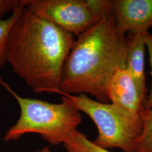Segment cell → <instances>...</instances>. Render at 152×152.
<instances>
[{
  "label": "cell",
  "mask_w": 152,
  "mask_h": 152,
  "mask_svg": "<svg viewBox=\"0 0 152 152\" xmlns=\"http://www.w3.org/2000/svg\"><path fill=\"white\" fill-rule=\"evenodd\" d=\"M75 40L23 5L8 34L7 62L33 91L61 94V73Z\"/></svg>",
  "instance_id": "6da1fadb"
},
{
  "label": "cell",
  "mask_w": 152,
  "mask_h": 152,
  "mask_svg": "<svg viewBox=\"0 0 152 152\" xmlns=\"http://www.w3.org/2000/svg\"><path fill=\"white\" fill-rule=\"evenodd\" d=\"M126 36L117 31L113 12L75 40L61 73V95L89 94L110 103L109 83L116 71L126 68Z\"/></svg>",
  "instance_id": "7a4b0ae2"
},
{
  "label": "cell",
  "mask_w": 152,
  "mask_h": 152,
  "mask_svg": "<svg viewBox=\"0 0 152 152\" xmlns=\"http://www.w3.org/2000/svg\"><path fill=\"white\" fill-rule=\"evenodd\" d=\"M0 84L16 99L20 109L19 118L6 132L5 141H15L33 133L40 135L51 145H58L66 141L81 123L80 110L65 95H61L60 103H51L23 98L1 78Z\"/></svg>",
  "instance_id": "3957f363"
},
{
  "label": "cell",
  "mask_w": 152,
  "mask_h": 152,
  "mask_svg": "<svg viewBox=\"0 0 152 152\" xmlns=\"http://www.w3.org/2000/svg\"><path fill=\"white\" fill-rule=\"evenodd\" d=\"M64 95L96 126L98 135L92 141L95 144L107 150L119 148L124 152H134L135 144L142 131L140 114L113 104L95 101L83 94Z\"/></svg>",
  "instance_id": "277c9868"
},
{
  "label": "cell",
  "mask_w": 152,
  "mask_h": 152,
  "mask_svg": "<svg viewBox=\"0 0 152 152\" xmlns=\"http://www.w3.org/2000/svg\"><path fill=\"white\" fill-rule=\"evenodd\" d=\"M22 4L36 15L77 37L103 18L95 0H22Z\"/></svg>",
  "instance_id": "5b68a950"
},
{
  "label": "cell",
  "mask_w": 152,
  "mask_h": 152,
  "mask_svg": "<svg viewBox=\"0 0 152 152\" xmlns=\"http://www.w3.org/2000/svg\"><path fill=\"white\" fill-rule=\"evenodd\" d=\"M113 12L118 32L147 33L152 27V0H114Z\"/></svg>",
  "instance_id": "8992f818"
},
{
  "label": "cell",
  "mask_w": 152,
  "mask_h": 152,
  "mask_svg": "<svg viewBox=\"0 0 152 152\" xmlns=\"http://www.w3.org/2000/svg\"><path fill=\"white\" fill-rule=\"evenodd\" d=\"M108 92L110 102L118 107L139 114L146 110L147 100L126 68L115 72L109 82Z\"/></svg>",
  "instance_id": "52a82bcc"
},
{
  "label": "cell",
  "mask_w": 152,
  "mask_h": 152,
  "mask_svg": "<svg viewBox=\"0 0 152 152\" xmlns=\"http://www.w3.org/2000/svg\"><path fill=\"white\" fill-rule=\"evenodd\" d=\"M146 33H128L126 38L125 66L130 73L141 95L148 99L145 73V52Z\"/></svg>",
  "instance_id": "ba28073f"
},
{
  "label": "cell",
  "mask_w": 152,
  "mask_h": 152,
  "mask_svg": "<svg viewBox=\"0 0 152 152\" xmlns=\"http://www.w3.org/2000/svg\"><path fill=\"white\" fill-rule=\"evenodd\" d=\"M66 152H112L95 144L87 136L79 131L72 134L63 143Z\"/></svg>",
  "instance_id": "9c48e42d"
},
{
  "label": "cell",
  "mask_w": 152,
  "mask_h": 152,
  "mask_svg": "<svg viewBox=\"0 0 152 152\" xmlns=\"http://www.w3.org/2000/svg\"><path fill=\"white\" fill-rule=\"evenodd\" d=\"M142 131L136 141L134 152H152V108L141 114Z\"/></svg>",
  "instance_id": "30bf717a"
},
{
  "label": "cell",
  "mask_w": 152,
  "mask_h": 152,
  "mask_svg": "<svg viewBox=\"0 0 152 152\" xmlns=\"http://www.w3.org/2000/svg\"><path fill=\"white\" fill-rule=\"evenodd\" d=\"M23 5L18 6L11 16L5 20H0V69L7 63V40L9 31L22 10Z\"/></svg>",
  "instance_id": "8fae6325"
},
{
  "label": "cell",
  "mask_w": 152,
  "mask_h": 152,
  "mask_svg": "<svg viewBox=\"0 0 152 152\" xmlns=\"http://www.w3.org/2000/svg\"><path fill=\"white\" fill-rule=\"evenodd\" d=\"M145 43L146 45V48H147L148 50V53L149 56L150 64L151 67V75L152 76V84L151 91L149 92L146 104V110H149L152 108V34L148 32L146 33L145 34Z\"/></svg>",
  "instance_id": "7c38bea8"
},
{
  "label": "cell",
  "mask_w": 152,
  "mask_h": 152,
  "mask_svg": "<svg viewBox=\"0 0 152 152\" xmlns=\"http://www.w3.org/2000/svg\"><path fill=\"white\" fill-rule=\"evenodd\" d=\"M22 0H0V20L10 11H13L21 4Z\"/></svg>",
  "instance_id": "4fadbf2b"
},
{
  "label": "cell",
  "mask_w": 152,
  "mask_h": 152,
  "mask_svg": "<svg viewBox=\"0 0 152 152\" xmlns=\"http://www.w3.org/2000/svg\"><path fill=\"white\" fill-rule=\"evenodd\" d=\"M53 152L52 151H51V149H50L49 147H45L44 148H42V149L39 150V151H37L35 152Z\"/></svg>",
  "instance_id": "5bb4252c"
}]
</instances>
